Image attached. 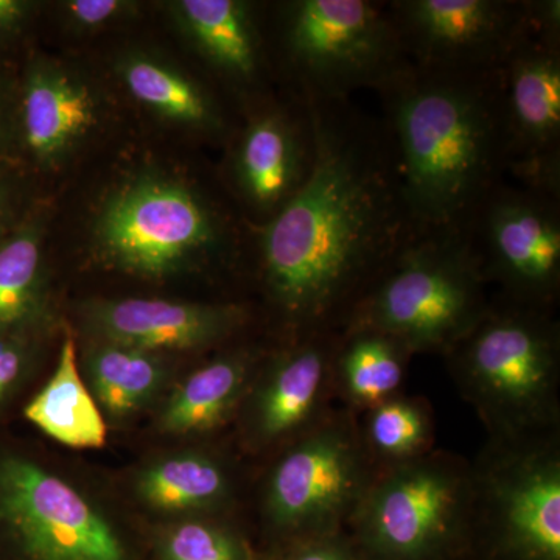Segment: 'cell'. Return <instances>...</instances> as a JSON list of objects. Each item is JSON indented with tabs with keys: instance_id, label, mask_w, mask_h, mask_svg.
<instances>
[{
	"instance_id": "obj_1",
	"label": "cell",
	"mask_w": 560,
	"mask_h": 560,
	"mask_svg": "<svg viewBox=\"0 0 560 560\" xmlns=\"http://www.w3.org/2000/svg\"><path fill=\"white\" fill-rule=\"evenodd\" d=\"M304 103L315 143L311 173L270 221L248 224L282 342L345 330L419 238L383 120L352 98Z\"/></svg>"
},
{
	"instance_id": "obj_24",
	"label": "cell",
	"mask_w": 560,
	"mask_h": 560,
	"mask_svg": "<svg viewBox=\"0 0 560 560\" xmlns=\"http://www.w3.org/2000/svg\"><path fill=\"white\" fill-rule=\"evenodd\" d=\"M86 370L95 401L113 418L142 408L164 378V366L154 353L109 341L88 353Z\"/></svg>"
},
{
	"instance_id": "obj_16",
	"label": "cell",
	"mask_w": 560,
	"mask_h": 560,
	"mask_svg": "<svg viewBox=\"0 0 560 560\" xmlns=\"http://www.w3.org/2000/svg\"><path fill=\"white\" fill-rule=\"evenodd\" d=\"M91 316L106 341L151 353L209 348L230 340L250 318L248 308L238 302L197 304L139 298L101 302Z\"/></svg>"
},
{
	"instance_id": "obj_11",
	"label": "cell",
	"mask_w": 560,
	"mask_h": 560,
	"mask_svg": "<svg viewBox=\"0 0 560 560\" xmlns=\"http://www.w3.org/2000/svg\"><path fill=\"white\" fill-rule=\"evenodd\" d=\"M412 68L492 75L533 28L530 0H389Z\"/></svg>"
},
{
	"instance_id": "obj_4",
	"label": "cell",
	"mask_w": 560,
	"mask_h": 560,
	"mask_svg": "<svg viewBox=\"0 0 560 560\" xmlns=\"http://www.w3.org/2000/svg\"><path fill=\"white\" fill-rule=\"evenodd\" d=\"M280 68L301 102L381 92L411 68L389 0H290L276 7Z\"/></svg>"
},
{
	"instance_id": "obj_32",
	"label": "cell",
	"mask_w": 560,
	"mask_h": 560,
	"mask_svg": "<svg viewBox=\"0 0 560 560\" xmlns=\"http://www.w3.org/2000/svg\"><path fill=\"white\" fill-rule=\"evenodd\" d=\"M14 230L13 200L9 186L0 178V238Z\"/></svg>"
},
{
	"instance_id": "obj_28",
	"label": "cell",
	"mask_w": 560,
	"mask_h": 560,
	"mask_svg": "<svg viewBox=\"0 0 560 560\" xmlns=\"http://www.w3.org/2000/svg\"><path fill=\"white\" fill-rule=\"evenodd\" d=\"M127 2L120 0H72L65 3L68 20L73 27L80 31H95L105 27L128 10Z\"/></svg>"
},
{
	"instance_id": "obj_34",
	"label": "cell",
	"mask_w": 560,
	"mask_h": 560,
	"mask_svg": "<svg viewBox=\"0 0 560 560\" xmlns=\"http://www.w3.org/2000/svg\"><path fill=\"white\" fill-rule=\"evenodd\" d=\"M246 560H259V559L248 558V559H246Z\"/></svg>"
},
{
	"instance_id": "obj_9",
	"label": "cell",
	"mask_w": 560,
	"mask_h": 560,
	"mask_svg": "<svg viewBox=\"0 0 560 560\" xmlns=\"http://www.w3.org/2000/svg\"><path fill=\"white\" fill-rule=\"evenodd\" d=\"M95 245L121 270L154 278L223 259L235 242L226 219L200 194L172 180L143 178L106 202Z\"/></svg>"
},
{
	"instance_id": "obj_8",
	"label": "cell",
	"mask_w": 560,
	"mask_h": 560,
	"mask_svg": "<svg viewBox=\"0 0 560 560\" xmlns=\"http://www.w3.org/2000/svg\"><path fill=\"white\" fill-rule=\"evenodd\" d=\"M375 471L359 416L334 408L318 425L278 451L265 480L261 514L293 545L341 533Z\"/></svg>"
},
{
	"instance_id": "obj_20",
	"label": "cell",
	"mask_w": 560,
	"mask_h": 560,
	"mask_svg": "<svg viewBox=\"0 0 560 560\" xmlns=\"http://www.w3.org/2000/svg\"><path fill=\"white\" fill-rule=\"evenodd\" d=\"M411 352L404 342L370 327H346L334 361L335 396L357 416L401 394Z\"/></svg>"
},
{
	"instance_id": "obj_23",
	"label": "cell",
	"mask_w": 560,
	"mask_h": 560,
	"mask_svg": "<svg viewBox=\"0 0 560 560\" xmlns=\"http://www.w3.org/2000/svg\"><path fill=\"white\" fill-rule=\"evenodd\" d=\"M139 495L160 511L217 510L232 497L231 471L213 456L184 453L140 475Z\"/></svg>"
},
{
	"instance_id": "obj_25",
	"label": "cell",
	"mask_w": 560,
	"mask_h": 560,
	"mask_svg": "<svg viewBox=\"0 0 560 560\" xmlns=\"http://www.w3.org/2000/svg\"><path fill=\"white\" fill-rule=\"evenodd\" d=\"M364 448L375 469L408 463L434 448L429 401L404 393L359 416Z\"/></svg>"
},
{
	"instance_id": "obj_15",
	"label": "cell",
	"mask_w": 560,
	"mask_h": 560,
	"mask_svg": "<svg viewBox=\"0 0 560 560\" xmlns=\"http://www.w3.org/2000/svg\"><path fill=\"white\" fill-rule=\"evenodd\" d=\"M250 110L232 147L230 175L237 197L257 217L270 221L296 195L311 173L313 128L307 105L298 98L264 103Z\"/></svg>"
},
{
	"instance_id": "obj_29",
	"label": "cell",
	"mask_w": 560,
	"mask_h": 560,
	"mask_svg": "<svg viewBox=\"0 0 560 560\" xmlns=\"http://www.w3.org/2000/svg\"><path fill=\"white\" fill-rule=\"evenodd\" d=\"M287 560H361L345 530L293 545Z\"/></svg>"
},
{
	"instance_id": "obj_5",
	"label": "cell",
	"mask_w": 560,
	"mask_h": 560,
	"mask_svg": "<svg viewBox=\"0 0 560 560\" xmlns=\"http://www.w3.org/2000/svg\"><path fill=\"white\" fill-rule=\"evenodd\" d=\"M471 460L433 451L375 471L345 533L361 560H451L469 547Z\"/></svg>"
},
{
	"instance_id": "obj_27",
	"label": "cell",
	"mask_w": 560,
	"mask_h": 560,
	"mask_svg": "<svg viewBox=\"0 0 560 560\" xmlns=\"http://www.w3.org/2000/svg\"><path fill=\"white\" fill-rule=\"evenodd\" d=\"M165 560H246L242 544L230 529L209 522L176 526L165 541Z\"/></svg>"
},
{
	"instance_id": "obj_31",
	"label": "cell",
	"mask_w": 560,
	"mask_h": 560,
	"mask_svg": "<svg viewBox=\"0 0 560 560\" xmlns=\"http://www.w3.org/2000/svg\"><path fill=\"white\" fill-rule=\"evenodd\" d=\"M32 3L24 0H0V39L21 31L31 16Z\"/></svg>"
},
{
	"instance_id": "obj_26",
	"label": "cell",
	"mask_w": 560,
	"mask_h": 560,
	"mask_svg": "<svg viewBox=\"0 0 560 560\" xmlns=\"http://www.w3.org/2000/svg\"><path fill=\"white\" fill-rule=\"evenodd\" d=\"M43 242L35 224H21L0 238V331L20 327L38 308Z\"/></svg>"
},
{
	"instance_id": "obj_19",
	"label": "cell",
	"mask_w": 560,
	"mask_h": 560,
	"mask_svg": "<svg viewBox=\"0 0 560 560\" xmlns=\"http://www.w3.org/2000/svg\"><path fill=\"white\" fill-rule=\"evenodd\" d=\"M265 357L259 348H234L191 372L165 404L161 430L189 436L223 427L241 410Z\"/></svg>"
},
{
	"instance_id": "obj_10",
	"label": "cell",
	"mask_w": 560,
	"mask_h": 560,
	"mask_svg": "<svg viewBox=\"0 0 560 560\" xmlns=\"http://www.w3.org/2000/svg\"><path fill=\"white\" fill-rule=\"evenodd\" d=\"M464 241L495 300L556 313L560 298V195L510 179L478 210Z\"/></svg>"
},
{
	"instance_id": "obj_7",
	"label": "cell",
	"mask_w": 560,
	"mask_h": 560,
	"mask_svg": "<svg viewBox=\"0 0 560 560\" xmlns=\"http://www.w3.org/2000/svg\"><path fill=\"white\" fill-rule=\"evenodd\" d=\"M470 547L486 560H560V431L486 442L471 460Z\"/></svg>"
},
{
	"instance_id": "obj_33",
	"label": "cell",
	"mask_w": 560,
	"mask_h": 560,
	"mask_svg": "<svg viewBox=\"0 0 560 560\" xmlns=\"http://www.w3.org/2000/svg\"><path fill=\"white\" fill-rule=\"evenodd\" d=\"M11 116L9 105H7L5 95L0 90V150L9 143L11 135Z\"/></svg>"
},
{
	"instance_id": "obj_2",
	"label": "cell",
	"mask_w": 560,
	"mask_h": 560,
	"mask_svg": "<svg viewBox=\"0 0 560 560\" xmlns=\"http://www.w3.org/2000/svg\"><path fill=\"white\" fill-rule=\"evenodd\" d=\"M377 94L418 237L464 241L508 180L499 72L453 75L411 66Z\"/></svg>"
},
{
	"instance_id": "obj_18",
	"label": "cell",
	"mask_w": 560,
	"mask_h": 560,
	"mask_svg": "<svg viewBox=\"0 0 560 560\" xmlns=\"http://www.w3.org/2000/svg\"><path fill=\"white\" fill-rule=\"evenodd\" d=\"M173 10L191 46L210 68L237 90H259L267 54L254 3L180 0Z\"/></svg>"
},
{
	"instance_id": "obj_14",
	"label": "cell",
	"mask_w": 560,
	"mask_h": 560,
	"mask_svg": "<svg viewBox=\"0 0 560 560\" xmlns=\"http://www.w3.org/2000/svg\"><path fill=\"white\" fill-rule=\"evenodd\" d=\"M340 334L282 342L264 360L241 405L250 448L280 451L330 415L337 399L334 361Z\"/></svg>"
},
{
	"instance_id": "obj_30",
	"label": "cell",
	"mask_w": 560,
	"mask_h": 560,
	"mask_svg": "<svg viewBox=\"0 0 560 560\" xmlns=\"http://www.w3.org/2000/svg\"><path fill=\"white\" fill-rule=\"evenodd\" d=\"M27 360L25 342L16 335H0V399L20 378Z\"/></svg>"
},
{
	"instance_id": "obj_21",
	"label": "cell",
	"mask_w": 560,
	"mask_h": 560,
	"mask_svg": "<svg viewBox=\"0 0 560 560\" xmlns=\"http://www.w3.org/2000/svg\"><path fill=\"white\" fill-rule=\"evenodd\" d=\"M25 416L51 440L72 448H101L106 423L97 401L84 385L73 340L62 341L57 371L25 408Z\"/></svg>"
},
{
	"instance_id": "obj_3",
	"label": "cell",
	"mask_w": 560,
	"mask_h": 560,
	"mask_svg": "<svg viewBox=\"0 0 560 560\" xmlns=\"http://www.w3.org/2000/svg\"><path fill=\"white\" fill-rule=\"evenodd\" d=\"M463 399L488 440L560 431V324L556 313L500 300L445 352Z\"/></svg>"
},
{
	"instance_id": "obj_12",
	"label": "cell",
	"mask_w": 560,
	"mask_h": 560,
	"mask_svg": "<svg viewBox=\"0 0 560 560\" xmlns=\"http://www.w3.org/2000/svg\"><path fill=\"white\" fill-rule=\"evenodd\" d=\"M499 94L508 179L560 195L559 32L533 25L499 70Z\"/></svg>"
},
{
	"instance_id": "obj_17",
	"label": "cell",
	"mask_w": 560,
	"mask_h": 560,
	"mask_svg": "<svg viewBox=\"0 0 560 560\" xmlns=\"http://www.w3.org/2000/svg\"><path fill=\"white\" fill-rule=\"evenodd\" d=\"M97 119V103L83 81L50 62L38 61L25 73L21 131L33 160L50 165L75 149Z\"/></svg>"
},
{
	"instance_id": "obj_13",
	"label": "cell",
	"mask_w": 560,
	"mask_h": 560,
	"mask_svg": "<svg viewBox=\"0 0 560 560\" xmlns=\"http://www.w3.org/2000/svg\"><path fill=\"white\" fill-rule=\"evenodd\" d=\"M0 521L32 560H125L119 537L94 506L31 460H0Z\"/></svg>"
},
{
	"instance_id": "obj_6",
	"label": "cell",
	"mask_w": 560,
	"mask_h": 560,
	"mask_svg": "<svg viewBox=\"0 0 560 560\" xmlns=\"http://www.w3.org/2000/svg\"><path fill=\"white\" fill-rule=\"evenodd\" d=\"M489 305L488 285L466 241L418 238L383 272L346 327L388 334L415 355L444 357Z\"/></svg>"
},
{
	"instance_id": "obj_22",
	"label": "cell",
	"mask_w": 560,
	"mask_h": 560,
	"mask_svg": "<svg viewBox=\"0 0 560 560\" xmlns=\"http://www.w3.org/2000/svg\"><path fill=\"white\" fill-rule=\"evenodd\" d=\"M119 72L131 97L158 116L194 130L223 135L226 120L219 102L186 73L145 55L125 58Z\"/></svg>"
}]
</instances>
